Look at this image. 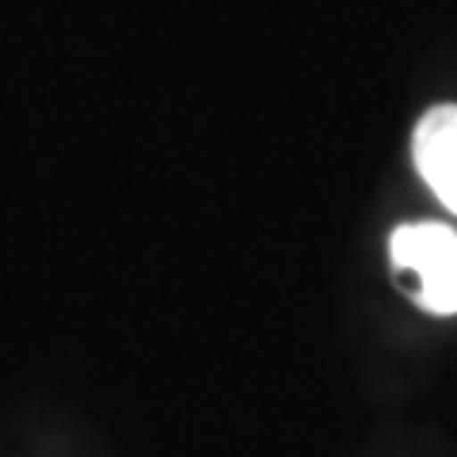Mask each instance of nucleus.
<instances>
[{"mask_svg": "<svg viewBox=\"0 0 457 457\" xmlns=\"http://www.w3.org/2000/svg\"><path fill=\"white\" fill-rule=\"evenodd\" d=\"M389 255L416 278V302L435 317L457 312V233L442 221H411L389 237Z\"/></svg>", "mask_w": 457, "mask_h": 457, "instance_id": "nucleus-1", "label": "nucleus"}, {"mask_svg": "<svg viewBox=\"0 0 457 457\" xmlns=\"http://www.w3.org/2000/svg\"><path fill=\"white\" fill-rule=\"evenodd\" d=\"M420 176L450 213H457V104L427 111L411 137Z\"/></svg>", "mask_w": 457, "mask_h": 457, "instance_id": "nucleus-2", "label": "nucleus"}]
</instances>
